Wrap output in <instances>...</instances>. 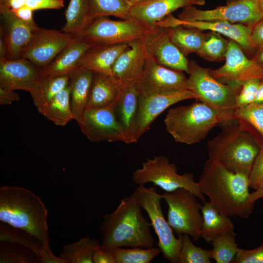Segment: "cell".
<instances>
[{"mask_svg":"<svg viewBox=\"0 0 263 263\" xmlns=\"http://www.w3.org/2000/svg\"><path fill=\"white\" fill-rule=\"evenodd\" d=\"M153 27L132 18L115 20L107 16H98L92 18L75 37L93 45L128 43L146 36Z\"/></svg>","mask_w":263,"mask_h":263,"instance_id":"obj_8","label":"cell"},{"mask_svg":"<svg viewBox=\"0 0 263 263\" xmlns=\"http://www.w3.org/2000/svg\"><path fill=\"white\" fill-rule=\"evenodd\" d=\"M132 179L138 186L152 183L165 192H172L179 188H185L192 193L202 202H205L198 182L194 181L192 173L179 174L175 164L170 163L164 155L149 158L142 163L140 168L133 171Z\"/></svg>","mask_w":263,"mask_h":263,"instance_id":"obj_7","label":"cell"},{"mask_svg":"<svg viewBox=\"0 0 263 263\" xmlns=\"http://www.w3.org/2000/svg\"><path fill=\"white\" fill-rule=\"evenodd\" d=\"M112 251L116 263H149L161 252L159 247L154 246L118 247Z\"/></svg>","mask_w":263,"mask_h":263,"instance_id":"obj_37","label":"cell"},{"mask_svg":"<svg viewBox=\"0 0 263 263\" xmlns=\"http://www.w3.org/2000/svg\"><path fill=\"white\" fill-rule=\"evenodd\" d=\"M249 188L256 190L263 185V151L256 157L248 176Z\"/></svg>","mask_w":263,"mask_h":263,"instance_id":"obj_44","label":"cell"},{"mask_svg":"<svg viewBox=\"0 0 263 263\" xmlns=\"http://www.w3.org/2000/svg\"><path fill=\"white\" fill-rule=\"evenodd\" d=\"M151 224L141 212L136 188L123 198L115 210L103 216L99 227L101 247L113 250L118 247L150 248L155 244Z\"/></svg>","mask_w":263,"mask_h":263,"instance_id":"obj_2","label":"cell"},{"mask_svg":"<svg viewBox=\"0 0 263 263\" xmlns=\"http://www.w3.org/2000/svg\"><path fill=\"white\" fill-rule=\"evenodd\" d=\"M188 78L183 72L169 69L150 56L136 81L139 94L175 90H188Z\"/></svg>","mask_w":263,"mask_h":263,"instance_id":"obj_16","label":"cell"},{"mask_svg":"<svg viewBox=\"0 0 263 263\" xmlns=\"http://www.w3.org/2000/svg\"><path fill=\"white\" fill-rule=\"evenodd\" d=\"M13 12L15 15L22 21L34 27L38 26L33 19V10L28 6L25 5Z\"/></svg>","mask_w":263,"mask_h":263,"instance_id":"obj_48","label":"cell"},{"mask_svg":"<svg viewBox=\"0 0 263 263\" xmlns=\"http://www.w3.org/2000/svg\"><path fill=\"white\" fill-rule=\"evenodd\" d=\"M94 75L91 70L80 66L69 75L71 108L78 125L86 110Z\"/></svg>","mask_w":263,"mask_h":263,"instance_id":"obj_26","label":"cell"},{"mask_svg":"<svg viewBox=\"0 0 263 263\" xmlns=\"http://www.w3.org/2000/svg\"><path fill=\"white\" fill-rule=\"evenodd\" d=\"M92 44L77 37H74L68 45L56 56L52 62L41 71L46 75H70L77 67Z\"/></svg>","mask_w":263,"mask_h":263,"instance_id":"obj_24","label":"cell"},{"mask_svg":"<svg viewBox=\"0 0 263 263\" xmlns=\"http://www.w3.org/2000/svg\"><path fill=\"white\" fill-rule=\"evenodd\" d=\"M116 103L106 107L85 111L79 126L82 132L90 141L122 142L127 144L126 138L116 116Z\"/></svg>","mask_w":263,"mask_h":263,"instance_id":"obj_13","label":"cell"},{"mask_svg":"<svg viewBox=\"0 0 263 263\" xmlns=\"http://www.w3.org/2000/svg\"><path fill=\"white\" fill-rule=\"evenodd\" d=\"M234 117L252 127L259 133L262 137L261 151H263V103H252L237 109Z\"/></svg>","mask_w":263,"mask_h":263,"instance_id":"obj_41","label":"cell"},{"mask_svg":"<svg viewBox=\"0 0 263 263\" xmlns=\"http://www.w3.org/2000/svg\"><path fill=\"white\" fill-rule=\"evenodd\" d=\"M251 41L254 49L263 46V19L253 27Z\"/></svg>","mask_w":263,"mask_h":263,"instance_id":"obj_47","label":"cell"},{"mask_svg":"<svg viewBox=\"0 0 263 263\" xmlns=\"http://www.w3.org/2000/svg\"><path fill=\"white\" fill-rule=\"evenodd\" d=\"M205 0H148L133 4L129 18L153 27L172 12L189 5H203Z\"/></svg>","mask_w":263,"mask_h":263,"instance_id":"obj_22","label":"cell"},{"mask_svg":"<svg viewBox=\"0 0 263 263\" xmlns=\"http://www.w3.org/2000/svg\"><path fill=\"white\" fill-rule=\"evenodd\" d=\"M19 95L13 90H9L0 87V104L11 105L14 102L19 101Z\"/></svg>","mask_w":263,"mask_h":263,"instance_id":"obj_49","label":"cell"},{"mask_svg":"<svg viewBox=\"0 0 263 263\" xmlns=\"http://www.w3.org/2000/svg\"><path fill=\"white\" fill-rule=\"evenodd\" d=\"M138 201L147 213L151 226L158 238V247L163 257L172 263H179V251L180 239L174 236L173 230L165 219L162 209L161 194L155 187L146 188L138 186Z\"/></svg>","mask_w":263,"mask_h":263,"instance_id":"obj_11","label":"cell"},{"mask_svg":"<svg viewBox=\"0 0 263 263\" xmlns=\"http://www.w3.org/2000/svg\"><path fill=\"white\" fill-rule=\"evenodd\" d=\"M195 98L188 90L139 94L135 124V143L148 132L152 123L167 108L181 101Z\"/></svg>","mask_w":263,"mask_h":263,"instance_id":"obj_12","label":"cell"},{"mask_svg":"<svg viewBox=\"0 0 263 263\" xmlns=\"http://www.w3.org/2000/svg\"><path fill=\"white\" fill-rule=\"evenodd\" d=\"M69 75H46L41 72L29 93L34 105L40 114L51 99L69 85Z\"/></svg>","mask_w":263,"mask_h":263,"instance_id":"obj_28","label":"cell"},{"mask_svg":"<svg viewBox=\"0 0 263 263\" xmlns=\"http://www.w3.org/2000/svg\"><path fill=\"white\" fill-rule=\"evenodd\" d=\"M229 40L220 34L210 31L206 33L197 54L209 61H220L225 59Z\"/></svg>","mask_w":263,"mask_h":263,"instance_id":"obj_38","label":"cell"},{"mask_svg":"<svg viewBox=\"0 0 263 263\" xmlns=\"http://www.w3.org/2000/svg\"><path fill=\"white\" fill-rule=\"evenodd\" d=\"M4 59H7V48L3 38L0 35V60Z\"/></svg>","mask_w":263,"mask_h":263,"instance_id":"obj_55","label":"cell"},{"mask_svg":"<svg viewBox=\"0 0 263 263\" xmlns=\"http://www.w3.org/2000/svg\"><path fill=\"white\" fill-rule=\"evenodd\" d=\"M169 29L171 41L186 56L191 53H197L206 34L198 29L183 26Z\"/></svg>","mask_w":263,"mask_h":263,"instance_id":"obj_32","label":"cell"},{"mask_svg":"<svg viewBox=\"0 0 263 263\" xmlns=\"http://www.w3.org/2000/svg\"><path fill=\"white\" fill-rule=\"evenodd\" d=\"M227 124L222 132L207 142L210 158L217 160L230 171L248 176L253 163L261 151L248 126L236 120Z\"/></svg>","mask_w":263,"mask_h":263,"instance_id":"obj_4","label":"cell"},{"mask_svg":"<svg viewBox=\"0 0 263 263\" xmlns=\"http://www.w3.org/2000/svg\"><path fill=\"white\" fill-rule=\"evenodd\" d=\"M119 92L120 86L113 76L94 72L86 110L114 104Z\"/></svg>","mask_w":263,"mask_h":263,"instance_id":"obj_27","label":"cell"},{"mask_svg":"<svg viewBox=\"0 0 263 263\" xmlns=\"http://www.w3.org/2000/svg\"><path fill=\"white\" fill-rule=\"evenodd\" d=\"M252 59L263 70V46L257 49L256 53Z\"/></svg>","mask_w":263,"mask_h":263,"instance_id":"obj_53","label":"cell"},{"mask_svg":"<svg viewBox=\"0 0 263 263\" xmlns=\"http://www.w3.org/2000/svg\"><path fill=\"white\" fill-rule=\"evenodd\" d=\"M8 0H0V4L7 5Z\"/></svg>","mask_w":263,"mask_h":263,"instance_id":"obj_58","label":"cell"},{"mask_svg":"<svg viewBox=\"0 0 263 263\" xmlns=\"http://www.w3.org/2000/svg\"><path fill=\"white\" fill-rule=\"evenodd\" d=\"M47 213L40 198L30 190L19 187H0V222L28 232L50 249Z\"/></svg>","mask_w":263,"mask_h":263,"instance_id":"obj_3","label":"cell"},{"mask_svg":"<svg viewBox=\"0 0 263 263\" xmlns=\"http://www.w3.org/2000/svg\"><path fill=\"white\" fill-rule=\"evenodd\" d=\"M235 120L197 100L189 105L170 109L164 123L176 142L192 145L205 139L215 126L226 125Z\"/></svg>","mask_w":263,"mask_h":263,"instance_id":"obj_5","label":"cell"},{"mask_svg":"<svg viewBox=\"0 0 263 263\" xmlns=\"http://www.w3.org/2000/svg\"><path fill=\"white\" fill-rule=\"evenodd\" d=\"M162 199L168 206L167 221L178 236L187 234L193 240L201 237L203 224L202 205L198 198L185 188L165 192Z\"/></svg>","mask_w":263,"mask_h":263,"instance_id":"obj_9","label":"cell"},{"mask_svg":"<svg viewBox=\"0 0 263 263\" xmlns=\"http://www.w3.org/2000/svg\"><path fill=\"white\" fill-rule=\"evenodd\" d=\"M236 235L225 234L214 238L211 244V259L217 263H232L238 250L235 240Z\"/></svg>","mask_w":263,"mask_h":263,"instance_id":"obj_39","label":"cell"},{"mask_svg":"<svg viewBox=\"0 0 263 263\" xmlns=\"http://www.w3.org/2000/svg\"><path fill=\"white\" fill-rule=\"evenodd\" d=\"M0 242V263H39L38 256L29 248L17 243Z\"/></svg>","mask_w":263,"mask_h":263,"instance_id":"obj_36","label":"cell"},{"mask_svg":"<svg viewBox=\"0 0 263 263\" xmlns=\"http://www.w3.org/2000/svg\"><path fill=\"white\" fill-rule=\"evenodd\" d=\"M261 80L257 78H252L243 82L241 90L236 98V109L253 102Z\"/></svg>","mask_w":263,"mask_h":263,"instance_id":"obj_42","label":"cell"},{"mask_svg":"<svg viewBox=\"0 0 263 263\" xmlns=\"http://www.w3.org/2000/svg\"><path fill=\"white\" fill-rule=\"evenodd\" d=\"M100 245L95 238L82 237L75 243L64 245L59 257L68 263H93L94 253Z\"/></svg>","mask_w":263,"mask_h":263,"instance_id":"obj_33","label":"cell"},{"mask_svg":"<svg viewBox=\"0 0 263 263\" xmlns=\"http://www.w3.org/2000/svg\"><path fill=\"white\" fill-rule=\"evenodd\" d=\"M41 114L54 124L59 126H65L75 120L71 105L69 85L51 99Z\"/></svg>","mask_w":263,"mask_h":263,"instance_id":"obj_30","label":"cell"},{"mask_svg":"<svg viewBox=\"0 0 263 263\" xmlns=\"http://www.w3.org/2000/svg\"><path fill=\"white\" fill-rule=\"evenodd\" d=\"M258 4L260 11L263 14V0H258Z\"/></svg>","mask_w":263,"mask_h":263,"instance_id":"obj_56","label":"cell"},{"mask_svg":"<svg viewBox=\"0 0 263 263\" xmlns=\"http://www.w3.org/2000/svg\"><path fill=\"white\" fill-rule=\"evenodd\" d=\"M188 69V90L195 95V99L234 119L236 98L242 86L221 82L211 75L210 69L193 60L189 61Z\"/></svg>","mask_w":263,"mask_h":263,"instance_id":"obj_6","label":"cell"},{"mask_svg":"<svg viewBox=\"0 0 263 263\" xmlns=\"http://www.w3.org/2000/svg\"><path fill=\"white\" fill-rule=\"evenodd\" d=\"M115 112L127 139V144L135 143V124L138 111L139 91L136 81L120 85Z\"/></svg>","mask_w":263,"mask_h":263,"instance_id":"obj_23","label":"cell"},{"mask_svg":"<svg viewBox=\"0 0 263 263\" xmlns=\"http://www.w3.org/2000/svg\"><path fill=\"white\" fill-rule=\"evenodd\" d=\"M252 103H263V79H262Z\"/></svg>","mask_w":263,"mask_h":263,"instance_id":"obj_52","label":"cell"},{"mask_svg":"<svg viewBox=\"0 0 263 263\" xmlns=\"http://www.w3.org/2000/svg\"><path fill=\"white\" fill-rule=\"evenodd\" d=\"M201 212L203 221L201 236L206 243H211L214 238L221 235H236L230 217L219 212L209 202L204 203Z\"/></svg>","mask_w":263,"mask_h":263,"instance_id":"obj_29","label":"cell"},{"mask_svg":"<svg viewBox=\"0 0 263 263\" xmlns=\"http://www.w3.org/2000/svg\"><path fill=\"white\" fill-rule=\"evenodd\" d=\"M74 36L55 29L40 28L21 54L41 71L68 45Z\"/></svg>","mask_w":263,"mask_h":263,"instance_id":"obj_15","label":"cell"},{"mask_svg":"<svg viewBox=\"0 0 263 263\" xmlns=\"http://www.w3.org/2000/svg\"><path fill=\"white\" fill-rule=\"evenodd\" d=\"M64 0H25L26 6L32 10L59 9L64 6Z\"/></svg>","mask_w":263,"mask_h":263,"instance_id":"obj_45","label":"cell"},{"mask_svg":"<svg viewBox=\"0 0 263 263\" xmlns=\"http://www.w3.org/2000/svg\"><path fill=\"white\" fill-rule=\"evenodd\" d=\"M146 46L148 56L159 64L188 74L189 61L171 41L169 28L154 27L147 35Z\"/></svg>","mask_w":263,"mask_h":263,"instance_id":"obj_19","label":"cell"},{"mask_svg":"<svg viewBox=\"0 0 263 263\" xmlns=\"http://www.w3.org/2000/svg\"><path fill=\"white\" fill-rule=\"evenodd\" d=\"M180 239L179 263H210L211 250L196 246L190 240L189 236H178Z\"/></svg>","mask_w":263,"mask_h":263,"instance_id":"obj_40","label":"cell"},{"mask_svg":"<svg viewBox=\"0 0 263 263\" xmlns=\"http://www.w3.org/2000/svg\"><path fill=\"white\" fill-rule=\"evenodd\" d=\"M129 47L128 43L94 45L83 55L79 66L112 76V69L120 54Z\"/></svg>","mask_w":263,"mask_h":263,"instance_id":"obj_25","label":"cell"},{"mask_svg":"<svg viewBox=\"0 0 263 263\" xmlns=\"http://www.w3.org/2000/svg\"><path fill=\"white\" fill-rule=\"evenodd\" d=\"M94 263H116L112 250H105L100 247L94 252Z\"/></svg>","mask_w":263,"mask_h":263,"instance_id":"obj_46","label":"cell"},{"mask_svg":"<svg viewBox=\"0 0 263 263\" xmlns=\"http://www.w3.org/2000/svg\"><path fill=\"white\" fill-rule=\"evenodd\" d=\"M92 18L114 16L121 19L129 18L133 4L130 0H88Z\"/></svg>","mask_w":263,"mask_h":263,"instance_id":"obj_34","label":"cell"},{"mask_svg":"<svg viewBox=\"0 0 263 263\" xmlns=\"http://www.w3.org/2000/svg\"><path fill=\"white\" fill-rule=\"evenodd\" d=\"M39 263H68L61 257L56 256L51 249L44 247L39 256Z\"/></svg>","mask_w":263,"mask_h":263,"instance_id":"obj_50","label":"cell"},{"mask_svg":"<svg viewBox=\"0 0 263 263\" xmlns=\"http://www.w3.org/2000/svg\"><path fill=\"white\" fill-rule=\"evenodd\" d=\"M258 0H226V4L210 10L194 5L183 8L178 18L186 21H225L254 26L263 19Z\"/></svg>","mask_w":263,"mask_h":263,"instance_id":"obj_10","label":"cell"},{"mask_svg":"<svg viewBox=\"0 0 263 263\" xmlns=\"http://www.w3.org/2000/svg\"><path fill=\"white\" fill-rule=\"evenodd\" d=\"M41 72V70L25 58L1 60L0 87L13 91L24 90L30 93Z\"/></svg>","mask_w":263,"mask_h":263,"instance_id":"obj_21","label":"cell"},{"mask_svg":"<svg viewBox=\"0 0 263 263\" xmlns=\"http://www.w3.org/2000/svg\"><path fill=\"white\" fill-rule=\"evenodd\" d=\"M179 26L216 32L237 42L243 50L250 52L254 49L251 41L253 26L241 23L233 24L225 21L183 20L174 17L171 14L154 25L163 28H173Z\"/></svg>","mask_w":263,"mask_h":263,"instance_id":"obj_17","label":"cell"},{"mask_svg":"<svg viewBox=\"0 0 263 263\" xmlns=\"http://www.w3.org/2000/svg\"><path fill=\"white\" fill-rule=\"evenodd\" d=\"M26 5L25 0H8L7 6L15 11Z\"/></svg>","mask_w":263,"mask_h":263,"instance_id":"obj_51","label":"cell"},{"mask_svg":"<svg viewBox=\"0 0 263 263\" xmlns=\"http://www.w3.org/2000/svg\"><path fill=\"white\" fill-rule=\"evenodd\" d=\"M66 23L60 31L77 35L92 19L88 0H70L65 12Z\"/></svg>","mask_w":263,"mask_h":263,"instance_id":"obj_31","label":"cell"},{"mask_svg":"<svg viewBox=\"0 0 263 263\" xmlns=\"http://www.w3.org/2000/svg\"><path fill=\"white\" fill-rule=\"evenodd\" d=\"M147 35L128 43L129 47L114 62L112 76L119 85L136 81L141 75L148 57Z\"/></svg>","mask_w":263,"mask_h":263,"instance_id":"obj_20","label":"cell"},{"mask_svg":"<svg viewBox=\"0 0 263 263\" xmlns=\"http://www.w3.org/2000/svg\"><path fill=\"white\" fill-rule=\"evenodd\" d=\"M132 3L133 4H136L141 2H143L144 1L148 0H130Z\"/></svg>","mask_w":263,"mask_h":263,"instance_id":"obj_57","label":"cell"},{"mask_svg":"<svg viewBox=\"0 0 263 263\" xmlns=\"http://www.w3.org/2000/svg\"><path fill=\"white\" fill-rule=\"evenodd\" d=\"M198 184L201 192L221 213L247 219L252 213L255 203L250 200L247 176L233 172L209 158Z\"/></svg>","mask_w":263,"mask_h":263,"instance_id":"obj_1","label":"cell"},{"mask_svg":"<svg viewBox=\"0 0 263 263\" xmlns=\"http://www.w3.org/2000/svg\"><path fill=\"white\" fill-rule=\"evenodd\" d=\"M0 242L17 243L23 245L34 251L38 257L42 249L45 247L42 243L34 235L2 222L0 224Z\"/></svg>","mask_w":263,"mask_h":263,"instance_id":"obj_35","label":"cell"},{"mask_svg":"<svg viewBox=\"0 0 263 263\" xmlns=\"http://www.w3.org/2000/svg\"><path fill=\"white\" fill-rule=\"evenodd\" d=\"M0 34L6 44L7 59L21 58L35 32L40 29L19 19L6 5L0 4Z\"/></svg>","mask_w":263,"mask_h":263,"instance_id":"obj_18","label":"cell"},{"mask_svg":"<svg viewBox=\"0 0 263 263\" xmlns=\"http://www.w3.org/2000/svg\"><path fill=\"white\" fill-rule=\"evenodd\" d=\"M263 198V185L255 191L250 194V200L251 202L255 203L259 199Z\"/></svg>","mask_w":263,"mask_h":263,"instance_id":"obj_54","label":"cell"},{"mask_svg":"<svg viewBox=\"0 0 263 263\" xmlns=\"http://www.w3.org/2000/svg\"><path fill=\"white\" fill-rule=\"evenodd\" d=\"M232 263H263V240L261 244L253 249L238 248Z\"/></svg>","mask_w":263,"mask_h":263,"instance_id":"obj_43","label":"cell"},{"mask_svg":"<svg viewBox=\"0 0 263 263\" xmlns=\"http://www.w3.org/2000/svg\"><path fill=\"white\" fill-rule=\"evenodd\" d=\"M225 64L211 75L222 83L242 86L245 80L252 78L263 79V70L252 59L246 56L240 45L230 39Z\"/></svg>","mask_w":263,"mask_h":263,"instance_id":"obj_14","label":"cell"}]
</instances>
